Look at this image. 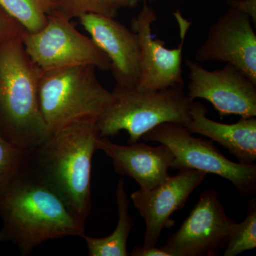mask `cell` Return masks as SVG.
<instances>
[{
	"label": "cell",
	"mask_w": 256,
	"mask_h": 256,
	"mask_svg": "<svg viewBox=\"0 0 256 256\" xmlns=\"http://www.w3.org/2000/svg\"><path fill=\"white\" fill-rule=\"evenodd\" d=\"M180 30V43L178 48L170 50L160 38H154L152 26L158 21L156 13L144 2L137 18H133L131 28L137 34L140 48V74L136 88L143 92H156L176 86H184L182 55L192 23L181 12L174 13Z\"/></svg>",
	"instance_id": "8"
},
{
	"label": "cell",
	"mask_w": 256,
	"mask_h": 256,
	"mask_svg": "<svg viewBox=\"0 0 256 256\" xmlns=\"http://www.w3.org/2000/svg\"><path fill=\"white\" fill-rule=\"evenodd\" d=\"M224 256H236L256 248V198L248 202L245 220L234 223L230 230Z\"/></svg>",
	"instance_id": "18"
},
{
	"label": "cell",
	"mask_w": 256,
	"mask_h": 256,
	"mask_svg": "<svg viewBox=\"0 0 256 256\" xmlns=\"http://www.w3.org/2000/svg\"><path fill=\"white\" fill-rule=\"evenodd\" d=\"M78 18L92 41L110 60V72L116 86H137L141 62L137 34L116 18L87 14Z\"/></svg>",
	"instance_id": "13"
},
{
	"label": "cell",
	"mask_w": 256,
	"mask_h": 256,
	"mask_svg": "<svg viewBox=\"0 0 256 256\" xmlns=\"http://www.w3.org/2000/svg\"><path fill=\"white\" fill-rule=\"evenodd\" d=\"M97 150L112 160L118 174L132 178L143 191L152 190L164 182L170 176L169 171L174 160L172 152L162 144L152 146L136 142L126 146L116 144L108 138H100Z\"/></svg>",
	"instance_id": "14"
},
{
	"label": "cell",
	"mask_w": 256,
	"mask_h": 256,
	"mask_svg": "<svg viewBox=\"0 0 256 256\" xmlns=\"http://www.w3.org/2000/svg\"><path fill=\"white\" fill-rule=\"evenodd\" d=\"M28 152L0 136V194L24 168Z\"/></svg>",
	"instance_id": "20"
},
{
	"label": "cell",
	"mask_w": 256,
	"mask_h": 256,
	"mask_svg": "<svg viewBox=\"0 0 256 256\" xmlns=\"http://www.w3.org/2000/svg\"><path fill=\"white\" fill-rule=\"evenodd\" d=\"M0 210L5 220V238L23 256L48 240L86 235V224L30 169L28 161L0 194Z\"/></svg>",
	"instance_id": "2"
},
{
	"label": "cell",
	"mask_w": 256,
	"mask_h": 256,
	"mask_svg": "<svg viewBox=\"0 0 256 256\" xmlns=\"http://www.w3.org/2000/svg\"><path fill=\"white\" fill-rule=\"evenodd\" d=\"M208 110L200 101H193L190 122L185 127L192 134H201L216 142L242 164H255L256 160V117L240 118L238 122L225 124L207 117Z\"/></svg>",
	"instance_id": "15"
},
{
	"label": "cell",
	"mask_w": 256,
	"mask_h": 256,
	"mask_svg": "<svg viewBox=\"0 0 256 256\" xmlns=\"http://www.w3.org/2000/svg\"><path fill=\"white\" fill-rule=\"evenodd\" d=\"M0 8L28 33L41 31L48 23V8L42 0H0Z\"/></svg>",
	"instance_id": "17"
},
{
	"label": "cell",
	"mask_w": 256,
	"mask_h": 256,
	"mask_svg": "<svg viewBox=\"0 0 256 256\" xmlns=\"http://www.w3.org/2000/svg\"><path fill=\"white\" fill-rule=\"evenodd\" d=\"M142 139L170 148L174 156L172 170H194L217 175L230 182L240 196H256L255 164H242L228 160L212 140L194 137L184 124H160L144 134Z\"/></svg>",
	"instance_id": "6"
},
{
	"label": "cell",
	"mask_w": 256,
	"mask_h": 256,
	"mask_svg": "<svg viewBox=\"0 0 256 256\" xmlns=\"http://www.w3.org/2000/svg\"><path fill=\"white\" fill-rule=\"evenodd\" d=\"M227 4L248 16L256 26V0H227Z\"/></svg>",
	"instance_id": "22"
},
{
	"label": "cell",
	"mask_w": 256,
	"mask_h": 256,
	"mask_svg": "<svg viewBox=\"0 0 256 256\" xmlns=\"http://www.w3.org/2000/svg\"><path fill=\"white\" fill-rule=\"evenodd\" d=\"M188 97L203 99L214 107L220 118L256 117V84L240 69L230 64L208 70L195 60H188Z\"/></svg>",
	"instance_id": "10"
},
{
	"label": "cell",
	"mask_w": 256,
	"mask_h": 256,
	"mask_svg": "<svg viewBox=\"0 0 256 256\" xmlns=\"http://www.w3.org/2000/svg\"><path fill=\"white\" fill-rule=\"evenodd\" d=\"M148 0H118L120 8H128V9H133L138 6L141 2H146ZM149 1H156V0H149Z\"/></svg>",
	"instance_id": "24"
},
{
	"label": "cell",
	"mask_w": 256,
	"mask_h": 256,
	"mask_svg": "<svg viewBox=\"0 0 256 256\" xmlns=\"http://www.w3.org/2000/svg\"><path fill=\"white\" fill-rule=\"evenodd\" d=\"M252 20L229 8L207 32L195 62H224L240 69L256 84V34Z\"/></svg>",
	"instance_id": "11"
},
{
	"label": "cell",
	"mask_w": 256,
	"mask_h": 256,
	"mask_svg": "<svg viewBox=\"0 0 256 256\" xmlns=\"http://www.w3.org/2000/svg\"><path fill=\"white\" fill-rule=\"evenodd\" d=\"M22 38L26 53L42 72L80 66L110 72V60L92 38L56 13L48 15L43 30L34 34L25 32Z\"/></svg>",
	"instance_id": "7"
},
{
	"label": "cell",
	"mask_w": 256,
	"mask_h": 256,
	"mask_svg": "<svg viewBox=\"0 0 256 256\" xmlns=\"http://www.w3.org/2000/svg\"><path fill=\"white\" fill-rule=\"evenodd\" d=\"M132 256H170V254L164 252L161 247L144 248L143 246H134L130 254Z\"/></svg>",
	"instance_id": "23"
},
{
	"label": "cell",
	"mask_w": 256,
	"mask_h": 256,
	"mask_svg": "<svg viewBox=\"0 0 256 256\" xmlns=\"http://www.w3.org/2000/svg\"><path fill=\"white\" fill-rule=\"evenodd\" d=\"M234 223L216 192L205 190L181 227L161 248L170 256H216L226 246Z\"/></svg>",
	"instance_id": "9"
},
{
	"label": "cell",
	"mask_w": 256,
	"mask_h": 256,
	"mask_svg": "<svg viewBox=\"0 0 256 256\" xmlns=\"http://www.w3.org/2000/svg\"><path fill=\"white\" fill-rule=\"evenodd\" d=\"M24 32L22 26L0 8V45L22 36Z\"/></svg>",
	"instance_id": "21"
},
{
	"label": "cell",
	"mask_w": 256,
	"mask_h": 256,
	"mask_svg": "<svg viewBox=\"0 0 256 256\" xmlns=\"http://www.w3.org/2000/svg\"><path fill=\"white\" fill-rule=\"evenodd\" d=\"M116 202L118 210V222L114 233L105 238H96L84 236L89 256H128V242L134 223L130 214V200L124 178L118 182Z\"/></svg>",
	"instance_id": "16"
},
{
	"label": "cell",
	"mask_w": 256,
	"mask_h": 256,
	"mask_svg": "<svg viewBox=\"0 0 256 256\" xmlns=\"http://www.w3.org/2000/svg\"><path fill=\"white\" fill-rule=\"evenodd\" d=\"M207 175L196 170H181L152 190L133 192L131 200L146 222L143 247L156 246L172 216L185 206L190 195L201 186Z\"/></svg>",
	"instance_id": "12"
},
{
	"label": "cell",
	"mask_w": 256,
	"mask_h": 256,
	"mask_svg": "<svg viewBox=\"0 0 256 256\" xmlns=\"http://www.w3.org/2000/svg\"><path fill=\"white\" fill-rule=\"evenodd\" d=\"M114 100L96 120L100 138L114 137L121 131L129 134V144L160 124L190 122L193 101L184 86L156 92H143L137 88L116 87Z\"/></svg>",
	"instance_id": "4"
},
{
	"label": "cell",
	"mask_w": 256,
	"mask_h": 256,
	"mask_svg": "<svg viewBox=\"0 0 256 256\" xmlns=\"http://www.w3.org/2000/svg\"><path fill=\"white\" fill-rule=\"evenodd\" d=\"M120 8L118 0H56L52 13L68 20L87 14L116 18Z\"/></svg>",
	"instance_id": "19"
},
{
	"label": "cell",
	"mask_w": 256,
	"mask_h": 256,
	"mask_svg": "<svg viewBox=\"0 0 256 256\" xmlns=\"http://www.w3.org/2000/svg\"><path fill=\"white\" fill-rule=\"evenodd\" d=\"M95 120H82L52 133L28 150V166L86 224L92 213V158L100 138Z\"/></svg>",
	"instance_id": "1"
},
{
	"label": "cell",
	"mask_w": 256,
	"mask_h": 256,
	"mask_svg": "<svg viewBox=\"0 0 256 256\" xmlns=\"http://www.w3.org/2000/svg\"><path fill=\"white\" fill-rule=\"evenodd\" d=\"M96 67L80 66L42 72L38 98L50 132L82 120H96L114 100L99 82Z\"/></svg>",
	"instance_id": "5"
},
{
	"label": "cell",
	"mask_w": 256,
	"mask_h": 256,
	"mask_svg": "<svg viewBox=\"0 0 256 256\" xmlns=\"http://www.w3.org/2000/svg\"><path fill=\"white\" fill-rule=\"evenodd\" d=\"M42 1H43V2L44 3L45 5H46V8H48L50 14H52V13L53 12L54 10L56 0H42Z\"/></svg>",
	"instance_id": "25"
},
{
	"label": "cell",
	"mask_w": 256,
	"mask_h": 256,
	"mask_svg": "<svg viewBox=\"0 0 256 256\" xmlns=\"http://www.w3.org/2000/svg\"><path fill=\"white\" fill-rule=\"evenodd\" d=\"M41 74L22 36L0 45V136L26 150L43 144L52 134L40 108Z\"/></svg>",
	"instance_id": "3"
}]
</instances>
